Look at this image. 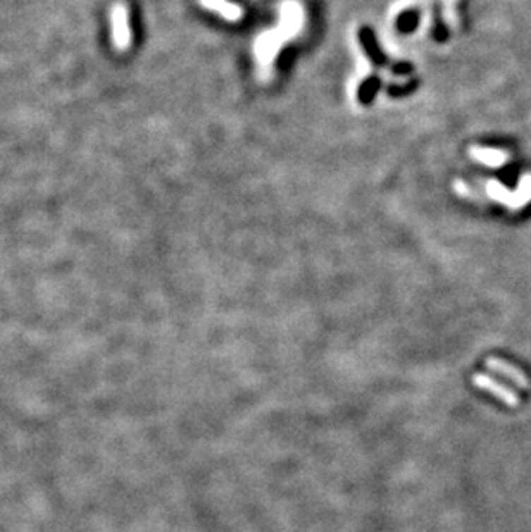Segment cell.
<instances>
[{
  "label": "cell",
  "mask_w": 531,
  "mask_h": 532,
  "mask_svg": "<svg viewBox=\"0 0 531 532\" xmlns=\"http://www.w3.org/2000/svg\"><path fill=\"white\" fill-rule=\"evenodd\" d=\"M201 4L205 9L220 14L226 21H240L244 18V9L229 0H201Z\"/></svg>",
  "instance_id": "7"
},
{
  "label": "cell",
  "mask_w": 531,
  "mask_h": 532,
  "mask_svg": "<svg viewBox=\"0 0 531 532\" xmlns=\"http://www.w3.org/2000/svg\"><path fill=\"white\" fill-rule=\"evenodd\" d=\"M376 87H378V83L374 80H371L368 85H364V87H362V90H361V100L369 102L371 97H373L374 92H376Z\"/></svg>",
  "instance_id": "11"
},
{
  "label": "cell",
  "mask_w": 531,
  "mask_h": 532,
  "mask_svg": "<svg viewBox=\"0 0 531 532\" xmlns=\"http://www.w3.org/2000/svg\"><path fill=\"white\" fill-rule=\"evenodd\" d=\"M471 157L476 159L478 162H482L483 166L488 167H503L509 160V154H506L503 150H499V148H485V147H472L470 150Z\"/></svg>",
  "instance_id": "6"
},
{
  "label": "cell",
  "mask_w": 531,
  "mask_h": 532,
  "mask_svg": "<svg viewBox=\"0 0 531 532\" xmlns=\"http://www.w3.org/2000/svg\"><path fill=\"white\" fill-rule=\"evenodd\" d=\"M485 363H487L488 369L494 370V373L503 375V377H507V379H509V381H513L514 385L519 386V388H523V389H528L530 388L528 377H526V375L523 374L521 370L518 369V367L511 365L509 362H506V360L497 358V357H490V358H487Z\"/></svg>",
  "instance_id": "5"
},
{
  "label": "cell",
  "mask_w": 531,
  "mask_h": 532,
  "mask_svg": "<svg viewBox=\"0 0 531 532\" xmlns=\"http://www.w3.org/2000/svg\"><path fill=\"white\" fill-rule=\"evenodd\" d=\"M109 21H111V38L114 49L128 50L131 47V26H130V13L128 7L123 2L114 4L111 7V14H109Z\"/></svg>",
  "instance_id": "2"
},
{
  "label": "cell",
  "mask_w": 531,
  "mask_h": 532,
  "mask_svg": "<svg viewBox=\"0 0 531 532\" xmlns=\"http://www.w3.org/2000/svg\"><path fill=\"white\" fill-rule=\"evenodd\" d=\"M281 18H283V26L276 31H271V33L263 35L257 44V59H259L263 69H268L271 66L281 44L299 31L300 25H302V7L297 2L288 0L283 4Z\"/></svg>",
  "instance_id": "1"
},
{
  "label": "cell",
  "mask_w": 531,
  "mask_h": 532,
  "mask_svg": "<svg viewBox=\"0 0 531 532\" xmlns=\"http://www.w3.org/2000/svg\"><path fill=\"white\" fill-rule=\"evenodd\" d=\"M361 42H362V47H364V50L368 52V56L371 59H374L376 62H383V56L380 54V49H378L376 42H374L373 33H371L369 30L361 31Z\"/></svg>",
  "instance_id": "8"
},
{
  "label": "cell",
  "mask_w": 531,
  "mask_h": 532,
  "mask_svg": "<svg viewBox=\"0 0 531 532\" xmlns=\"http://www.w3.org/2000/svg\"><path fill=\"white\" fill-rule=\"evenodd\" d=\"M459 0H443L445 6V21L452 26L454 30L460 28V18H459Z\"/></svg>",
  "instance_id": "9"
},
{
  "label": "cell",
  "mask_w": 531,
  "mask_h": 532,
  "mask_svg": "<svg viewBox=\"0 0 531 532\" xmlns=\"http://www.w3.org/2000/svg\"><path fill=\"white\" fill-rule=\"evenodd\" d=\"M487 188V195L490 198H494V200L501 202L503 203L506 207H509V209L513 210H519L523 209V207L526 205V202L523 200L521 195H519V191H513L509 190L507 186H503L502 183L495 181V179H490V181L485 185Z\"/></svg>",
  "instance_id": "4"
},
{
  "label": "cell",
  "mask_w": 531,
  "mask_h": 532,
  "mask_svg": "<svg viewBox=\"0 0 531 532\" xmlns=\"http://www.w3.org/2000/svg\"><path fill=\"white\" fill-rule=\"evenodd\" d=\"M518 191L526 203L531 202V174H523V178L519 179Z\"/></svg>",
  "instance_id": "10"
},
{
  "label": "cell",
  "mask_w": 531,
  "mask_h": 532,
  "mask_svg": "<svg viewBox=\"0 0 531 532\" xmlns=\"http://www.w3.org/2000/svg\"><path fill=\"white\" fill-rule=\"evenodd\" d=\"M472 385H475L478 389H483V391H487V393L494 394L495 398H499V400L506 403L507 406H518L519 405L518 394L514 393V391L511 388H507L506 385H502V382L495 381V379L490 377L488 374L478 373V374L472 375Z\"/></svg>",
  "instance_id": "3"
}]
</instances>
